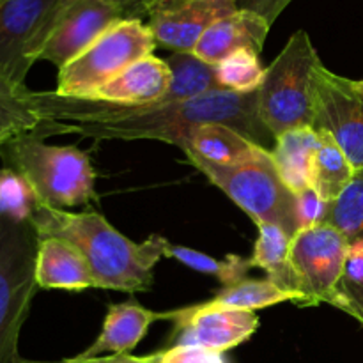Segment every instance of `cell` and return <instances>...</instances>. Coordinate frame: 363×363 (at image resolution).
I'll return each instance as SVG.
<instances>
[{
    "label": "cell",
    "mask_w": 363,
    "mask_h": 363,
    "mask_svg": "<svg viewBox=\"0 0 363 363\" xmlns=\"http://www.w3.org/2000/svg\"><path fill=\"white\" fill-rule=\"evenodd\" d=\"M282 301H296L293 293L280 289L275 282L266 277V279H245L238 284L223 286L216 293L213 300L204 303L191 305V307L177 308V311L163 312L167 321H172L174 325L186 321L188 318L204 312L213 311H259V308H268L273 305H279Z\"/></svg>",
    "instance_id": "cell-17"
},
{
    "label": "cell",
    "mask_w": 363,
    "mask_h": 363,
    "mask_svg": "<svg viewBox=\"0 0 363 363\" xmlns=\"http://www.w3.org/2000/svg\"><path fill=\"white\" fill-rule=\"evenodd\" d=\"M6 2H7V0H0V7H2Z\"/></svg>",
    "instance_id": "cell-36"
},
{
    "label": "cell",
    "mask_w": 363,
    "mask_h": 363,
    "mask_svg": "<svg viewBox=\"0 0 363 363\" xmlns=\"http://www.w3.org/2000/svg\"><path fill=\"white\" fill-rule=\"evenodd\" d=\"M38 199L27 181L9 169H0V213L30 218Z\"/></svg>",
    "instance_id": "cell-28"
},
{
    "label": "cell",
    "mask_w": 363,
    "mask_h": 363,
    "mask_svg": "<svg viewBox=\"0 0 363 363\" xmlns=\"http://www.w3.org/2000/svg\"><path fill=\"white\" fill-rule=\"evenodd\" d=\"M259 328V318L250 311H213L174 325L172 346H197L225 353L247 342Z\"/></svg>",
    "instance_id": "cell-13"
},
{
    "label": "cell",
    "mask_w": 363,
    "mask_h": 363,
    "mask_svg": "<svg viewBox=\"0 0 363 363\" xmlns=\"http://www.w3.org/2000/svg\"><path fill=\"white\" fill-rule=\"evenodd\" d=\"M0 160L27 181L39 204L64 209L98 201L91 160L74 145H48L28 133L7 142Z\"/></svg>",
    "instance_id": "cell-3"
},
{
    "label": "cell",
    "mask_w": 363,
    "mask_h": 363,
    "mask_svg": "<svg viewBox=\"0 0 363 363\" xmlns=\"http://www.w3.org/2000/svg\"><path fill=\"white\" fill-rule=\"evenodd\" d=\"M66 0H7L0 7V78L25 85Z\"/></svg>",
    "instance_id": "cell-9"
},
{
    "label": "cell",
    "mask_w": 363,
    "mask_h": 363,
    "mask_svg": "<svg viewBox=\"0 0 363 363\" xmlns=\"http://www.w3.org/2000/svg\"><path fill=\"white\" fill-rule=\"evenodd\" d=\"M325 223L339 230L350 243L363 241V169L357 170L346 190L330 202Z\"/></svg>",
    "instance_id": "cell-25"
},
{
    "label": "cell",
    "mask_w": 363,
    "mask_h": 363,
    "mask_svg": "<svg viewBox=\"0 0 363 363\" xmlns=\"http://www.w3.org/2000/svg\"><path fill=\"white\" fill-rule=\"evenodd\" d=\"M269 28L272 25L262 16L252 11L238 9L236 13L215 21L204 32L194 53L215 66L241 50H250L259 55L264 48Z\"/></svg>",
    "instance_id": "cell-14"
},
{
    "label": "cell",
    "mask_w": 363,
    "mask_h": 363,
    "mask_svg": "<svg viewBox=\"0 0 363 363\" xmlns=\"http://www.w3.org/2000/svg\"><path fill=\"white\" fill-rule=\"evenodd\" d=\"M350 241L332 225L303 229L291 241V266L300 293V307L330 303L339 307Z\"/></svg>",
    "instance_id": "cell-8"
},
{
    "label": "cell",
    "mask_w": 363,
    "mask_h": 363,
    "mask_svg": "<svg viewBox=\"0 0 363 363\" xmlns=\"http://www.w3.org/2000/svg\"><path fill=\"white\" fill-rule=\"evenodd\" d=\"M38 106L46 123L43 138L77 133L94 140H160L184 149L195 128L223 124L268 151L275 145V137L259 116V89L215 91L188 101L158 105H117L43 91L38 92Z\"/></svg>",
    "instance_id": "cell-1"
},
{
    "label": "cell",
    "mask_w": 363,
    "mask_h": 363,
    "mask_svg": "<svg viewBox=\"0 0 363 363\" xmlns=\"http://www.w3.org/2000/svg\"><path fill=\"white\" fill-rule=\"evenodd\" d=\"M259 236L255 241L254 254L250 261L254 268L264 269L268 279L275 282L280 289L293 293L300 301L296 279H294L293 266H291V241L293 238L273 223L257 225Z\"/></svg>",
    "instance_id": "cell-22"
},
{
    "label": "cell",
    "mask_w": 363,
    "mask_h": 363,
    "mask_svg": "<svg viewBox=\"0 0 363 363\" xmlns=\"http://www.w3.org/2000/svg\"><path fill=\"white\" fill-rule=\"evenodd\" d=\"M39 240L57 238L78 250L85 259L96 287L142 293L152 286V269L167 257L170 243L152 234L135 243L113 229L105 216L96 211L71 213L39 204L30 216Z\"/></svg>",
    "instance_id": "cell-2"
},
{
    "label": "cell",
    "mask_w": 363,
    "mask_h": 363,
    "mask_svg": "<svg viewBox=\"0 0 363 363\" xmlns=\"http://www.w3.org/2000/svg\"><path fill=\"white\" fill-rule=\"evenodd\" d=\"M236 11V0H155L149 7L147 27L156 45L174 53H194L204 32Z\"/></svg>",
    "instance_id": "cell-12"
},
{
    "label": "cell",
    "mask_w": 363,
    "mask_h": 363,
    "mask_svg": "<svg viewBox=\"0 0 363 363\" xmlns=\"http://www.w3.org/2000/svg\"><path fill=\"white\" fill-rule=\"evenodd\" d=\"M318 133L321 142L312 160L311 188L323 201L332 202L346 190L357 170L332 135L326 131Z\"/></svg>",
    "instance_id": "cell-23"
},
{
    "label": "cell",
    "mask_w": 363,
    "mask_h": 363,
    "mask_svg": "<svg viewBox=\"0 0 363 363\" xmlns=\"http://www.w3.org/2000/svg\"><path fill=\"white\" fill-rule=\"evenodd\" d=\"M124 13L126 20H142L147 16L152 0H112Z\"/></svg>",
    "instance_id": "cell-35"
},
{
    "label": "cell",
    "mask_w": 363,
    "mask_h": 363,
    "mask_svg": "<svg viewBox=\"0 0 363 363\" xmlns=\"http://www.w3.org/2000/svg\"><path fill=\"white\" fill-rule=\"evenodd\" d=\"M167 64L172 73V80L162 103L188 101L209 92L223 91L220 87L215 64L199 59L195 53H172L167 59Z\"/></svg>",
    "instance_id": "cell-24"
},
{
    "label": "cell",
    "mask_w": 363,
    "mask_h": 363,
    "mask_svg": "<svg viewBox=\"0 0 363 363\" xmlns=\"http://www.w3.org/2000/svg\"><path fill=\"white\" fill-rule=\"evenodd\" d=\"M188 160L257 225L273 223L291 238L300 233L296 194L284 183L272 151L262 149L254 160L234 167L213 165L197 156Z\"/></svg>",
    "instance_id": "cell-6"
},
{
    "label": "cell",
    "mask_w": 363,
    "mask_h": 363,
    "mask_svg": "<svg viewBox=\"0 0 363 363\" xmlns=\"http://www.w3.org/2000/svg\"><path fill=\"white\" fill-rule=\"evenodd\" d=\"M328 209L330 202L323 201L311 186L296 194V213L300 230L311 229V227L325 223Z\"/></svg>",
    "instance_id": "cell-29"
},
{
    "label": "cell",
    "mask_w": 363,
    "mask_h": 363,
    "mask_svg": "<svg viewBox=\"0 0 363 363\" xmlns=\"http://www.w3.org/2000/svg\"><path fill=\"white\" fill-rule=\"evenodd\" d=\"M163 319H165L163 312L149 311V308L142 307L135 300L110 305L108 314H106L105 323H103L101 333L78 357L94 358L101 357L103 353H131L137 347V344L145 337L149 326L155 321H163Z\"/></svg>",
    "instance_id": "cell-16"
},
{
    "label": "cell",
    "mask_w": 363,
    "mask_h": 363,
    "mask_svg": "<svg viewBox=\"0 0 363 363\" xmlns=\"http://www.w3.org/2000/svg\"><path fill=\"white\" fill-rule=\"evenodd\" d=\"M156 41L142 20H123L92 43L84 53L59 69L55 92L89 99L128 66L152 55Z\"/></svg>",
    "instance_id": "cell-7"
},
{
    "label": "cell",
    "mask_w": 363,
    "mask_h": 363,
    "mask_svg": "<svg viewBox=\"0 0 363 363\" xmlns=\"http://www.w3.org/2000/svg\"><path fill=\"white\" fill-rule=\"evenodd\" d=\"M152 2H155V0H152ZM152 2H151V4H152Z\"/></svg>",
    "instance_id": "cell-37"
},
{
    "label": "cell",
    "mask_w": 363,
    "mask_h": 363,
    "mask_svg": "<svg viewBox=\"0 0 363 363\" xmlns=\"http://www.w3.org/2000/svg\"><path fill=\"white\" fill-rule=\"evenodd\" d=\"M123 20L126 16L112 0H66L39 60L62 69Z\"/></svg>",
    "instance_id": "cell-11"
},
{
    "label": "cell",
    "mask_w": 363,
    "mask_h": 363,
    "mask_svg": "<svg viewBox=\"0 0 363 363\" xmlns=\"http://www.w3.org/2000/svg\"><path fill=\"white\" fill-rule=\"evenodd\" d=\"M342 279L353 284L363 282V241L350 243Z\"/></svg>",
    "instance_id": "cell-34"
},
{
    "label": "cell",
    "mask_w": 363,
    "mask_h": 363,
    "mask_svg": "<svg viewBox=\"0 0 363 363\" xmlns=\"http://www.w3.org/2000/svg\"><path fill=\"white\" fill-rule=\"evenodd\" d=\"M167 257L177 259V261L199 273L215 277L223 286H230V284H238L241 280L248 279V272L254 268L250 257L245 259L240 257V255H227V259L218 261V259L211 257L204 252L186 247H174V245H170L169 250H167Z\"/></svg>",
    "instance_id": "cell-26"
},
{
    "label": "cell",
    "mask_w": 363,
    "mask_h": 363,
    "mask_svg": "<svg viewBox=\"0 0 363 363\" xmlns=\"http://www.w3.org/2000/svg\"><path fill=\"white\" fill-rule=\"evenodd\" d=\"M321 64L307 32L298 30L266 67L259 87V116L275 138L314 126L315 71Z\"/></svg>",
    "instance_id": "cell-4"
},
{
    "label": "cell",
    "mask_w": 363,
    "mask_h": 363,
    "mask_svg": "<svg viewBox=\"0 0 363 363\" xmlns=\"http://www.w3.org/2000/svg\"><path fill=\"white\" fill-rule=\"evenodd\" d=\"M38 106V92L0 78V149L21 135H38L45 126Z\"/></svg>",
    "instance_id": "cell-21"
},
{
    "label": "cell",
    "mask_w": 363,
    "mask_h": 363,
    "mask_svg": "<svg viewBox=\"0 0 363 363\" xmlns=\"http://www.w3.org/2000/svg\"><path fill=\"white\" fill-rule=\"evenodd\" d=\"M35 280L41 289L84 291L96 287L85 259L71 245L57 238L39 241Z\"/></svg>",
    "instance_id": "cell-18"
},
{
    "label": "cell",
    "mask_w": 363,
    "mask_h": 363,
    "mask_svg": "<svg viewBox=\"0 0 363 363\" xmlns=\"http://www.w3.org/2000/svg\"><path fill=\"white\" fill-rule=\"evenodd\" d=\"M163 351L158 353L145 354V357H133V354H106V357H94V358H82V357H73L66 358V360L53 362V363H162Z\"/></svg>",
    "instance_id": "cell-33"
},
{
    "label": "cell",
    "mask_w": 363,
    "mask_h": 363,
    "mask_svg": "<svg viewBox=\"0 0 363 363\" xmlns=\"http://www.w3.org/2000/svg\"><path fill=\"white\" fill-rule=\"evenodd\" d=\"M315 131H326L346 152L354 170L363 169V94L354 80L328 67L315 71Z\"/></svg>",
    "instance_id": "cell-10"
},
{
    "label": "cell",
    "mask_w": 363,
    "mask_h": 363,
    "mask_svg": "<svg viewBox=\"0 0 363 363\" xmlns=\"http://www.w3.org/2000/svg\"><path fill=\"white\" fill-rule=\"evenodd\" d=\"M262 149L233 128L204 124L191 131L183 151L186 156H197L213 165L234 167L254 160Z\"/></svg>",
    "instance_id": "cell-19"
},
{
    "label": "cell",
    "mask_w": 363,
    "mask_h": 363,
    "mask_svg": "<svg viewBox=\"0 0 363 363\" xmlns=\"http://www.w3.org/2000/svg\"><path fill=\"white\" fill-rule=\"evenodd\" d=\"M339 293L340 301L337 308L346 312V314L353 315V318L363 326V282L353 284L342 279L340 280Z\"/></svg>",
    "instance_id": "cell-31"
},
{
    "label": "cell",
    "mask_w": 363,
    "mask_h": 363,
    "mask_svg": "<svg viewBox=\"0 0 363 363\" xmlns=\"http://www.w3.org/2000/svg\"><path fill=\"white\" fill-rule=\"evenodd\" d=\"M172 73L167 60L147 55L99 87L89 99L117 105H158L169 92Z\"/></svg>",
    "instance_id": "cell-15"
},
{
    "label": "cell",
    "mask_w": 363,
    "mask_h": 363,
    "mask_svg": "<svg viewBox=\"0 0 363 363\" xmlns=\"http://www.w3.org/2000/svg\"><path fill=\"white\" fill-rule=\"evenodd\" d=\"M162 363H227L222 353L197 346H172L163 351Z\"/></svg>",
    "instance_id": "cell-30"
},
{
    "label": "cell",
    "mask_w": 363,
    "mask_h": 363,
    "mask_svg": "<svg viewBox=\"0 0 363 363\" xmlns=\"http://www.w3.org/2000/svg\"><path fill=\"white\" fill-rule=\"evenodd\" d=\"M318 131L311 126L289 130L275 138L272 156L284 183L298 194L311 186L312 160L319 147Z\"/></svg>",
    "instance_id": "cell-20"
},
{
    "label": "cell",
    "mask_w": 363,
    "mask_h": 363,
    "mask_svg": "<svg viewBox=\"0 0 363 363\" xmlns=\"http://www.w3.org/2000/svg\"><path fill=\"white\" fill-rule=\"evenodd\" d=\"M220 87L233 92H254L261 87L266 69L259 62L257 53L241 50L216 64Z\"/></svg>",
    "instance_id": "cell-27"
},
{
    "label": "cell",
    "mask_w": 363,
    "mask_h": 363,
    "mask_svg": "<svg viewBox=\"0 0 363 363\" xmlns=\"http://www.w3.org/2000/svg\"><path fill=\"white\" fill-rule=\"evenodd\" d=\"M291 2L293 0H236V6L238 9L252 11V13L259 14L269 25H273Z\"/></svg>",
    "instance_id": "cell-32"
},
{
    "label": "cell",
    "mask_w": 363,
    "mask_h": 363,
    "mask_svg": "<svg viewBox=\"0 0 363 363\" xmlns=\"http://www.w3.org/2000/svg\"><path fill=\"white\" fill-rule=\"evenodd\" d=\"M39 241L30 218L0 213V363H27L18 346L39 289Z\"/></svg>",
    "instance_id": "cell-5"
}]
</instances>
